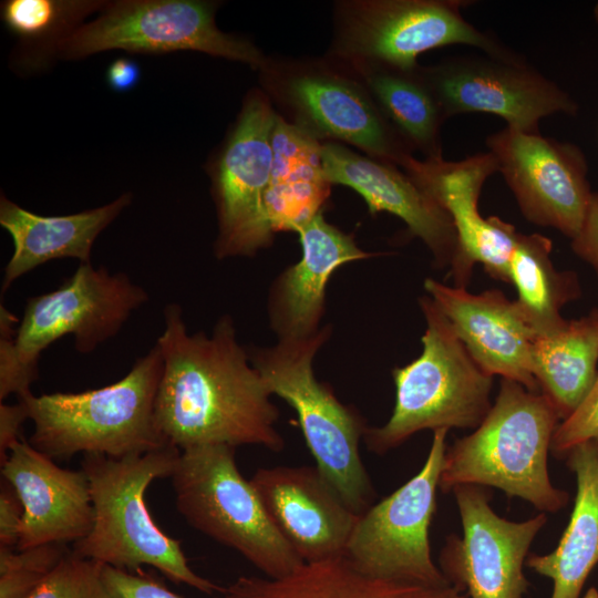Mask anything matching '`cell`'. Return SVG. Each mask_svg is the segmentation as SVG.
<instances>
[{
	"mask_svg": "<svg viewBox=\"0 0 598 598\" xmlns=\"http://www.w3.org/2000/svg\"><path fill=\"white\" fill-rule=\"evenodd\" d=\"M2 480L23 506L18 548L75 543L93 525V504L85 473L58 466L21 439L1 464Z\"/></svg>",
	"mask_w": 598,
	"mask_h": 598,
	"instance_id": "cell-19",
	"label": "cell"
},
{
	"mask_svg": "<svg viewBox=\"0 0 598 598\" xmlns=\"http://www.w3.org/2000/svg\"><path fill=\"white\" fill-rule=\"evenodd\" d=\"M101 7L95 1L9 0L2 4L7 28L23 40L62 38L70 25Z\"/></svg>",
	"mask_w": 598,
	"mask_h": 598,
	"instance_id": "cell-30",
	"label": "cell"
},
{
	"mask_svg": "<svg viewBox=\"0 0 598 598\" xmlns=\"http://www.w3.org/2000/svg\"><path fill=\"white\" fill-rule=\"evenodd\" d=\"M163 360L155 344L116 382L76 393L18 398L27 403L34 432L29 443L52 460L76 454L140 455L169 445L158 431L155 399Z\"/></svg>",
	"mask_w": 598,
	"mask_h": 598,
	"instance_id": "cell-5",
	"label": "cell"
},
{
	"mask_svg": "<svg viewBox=\"0 0 598 598\" xmlns=\"http://www.w3.org/2000/svg\"><path fill=\"white\" fill-rule=\"evenodd\" d=\"M330 334L331 327L323 326L310 337L278 339L271 347H251L248 353L270 394L296 411L316 467L344 503L362 514L374 497L360 455V441L369 426L359 412L317 380L312 367Z\"/></svg>",
	"mask_w": 598,
	"mask_h": 598,
	"instance_id": "cell-7",
	"label": "cell"
},
{
	"mask_svg": "<svg viewBox=\"0 0 598 598\" xmlns=\"http://www.w3.org/2000/svg\"><path fill=\"white\" fill-rule=\"evenodd\" d=\"M169 478L187 524L238 551L266 577H283L305 564L271 522L250 480L240 474L234 446L183 450Z\"/></svg>",
	"mask_w": 598,
	"mask_h": 598,
	"instance_id": "cell-8",
	"label": "cell"
},
{
	"mask_svg": "<svg viewBox=\"0 0 598 598\" xmlns=\"http://www.w3.org/2000/svg\"><path fill=\"white\" fill-rule=\"evenodd\" d=\"M214 14L215 6L203 1H120L56 41V50L64 59L115 49L134 53L192 50L262 68L261 52L251 42L220 31Z\"/></svg>",
	"mask_w": 598,
	"mask_h": 598,
	"instance_id": "cell-11",
	"label": "cell"
},
{
	"mask_svg": "<svg viewBox=\"0 0 598 598\" xmlns=\"http://www.w3.org/2000/svg\"><path fill=\"white\" fill-rule=\"evenodd\" d=\"M571 249L598 277V192H594L581 228L571 239Z\"/></svg>",
	"mask_w": 598,
	"mask_h": 598,
	"instance_id": "cell-36",
	"label": "cell"
},
{
	"mask_svg": "<svg viewBox=\"0 0 598 598\" xmlns=\"http://www.w3.org/2000/svg\"><path fill=\"white\" fill-rule=\"evenodd\" d=\"M131 203V195L97 208L62 216H42L1 195L0 225L11 236L13 252L3 269L1 292L37 267L61 258L91 262L97 236Z\"/></svg>",
	"mask_w": 598,
	"mask_h": 598,
	"instance_id": "cell-23",
	"label": "cell"
},
{
	"mask_svg": "<svg viewBox=\"0 0 598 598\" xmlns=\"http://www.w3.org/2000/svg\"><path fill=\"white\" fill-rule=\"evenodd\" d=\"M534 375L540 393L554 404L560 420L581 404L597 377L598 307L568 320L560 331L535 340Z\"/></svg>",
	"mask_w": 598,
	"mask_h": 598,
	"instance_id": "cell-27",
	"label": "cell"
},
{
	"mask_svg": "<svg viewBox=\"0 0 598 598\" xmlns=\"http://www.w3.org/2000/svg\"><path fill=\"white\" fill-rule=\"evenodd\" d=\"M215 598H468L448 585L431 587L373 578L344 556L305 563L280 577L240 576Z\"/></svg>",
	"mask_w": 598,
	"mask_h": 598,
	"instance_id": "cell-24",
	"label": "cell"
},
{
	"mask_svg": "<svg viewBox=\"0 0 598 598\" xmlns=\"http://www.w3.org/2000/svg\"><path fill=\"white\" fill-rule=\"evenodd\" d=\"M297 233L301 259L276 279L269 295L270 327L278 339H300L318 332L332 274L346 264L371 256L350 235L327 223L322 213Z\"/></svg>",
	"mask_w": 598,
	"mask_h": 598,
	"instance_id": "cell-22",
	"label": "cell"
},
{
	"mask_svg": "<svg viewBox=\"0 0 598 598\" xmlns=\"http://www.w3.org/2000/svg\"><path fill=\"white\" fill-rule=\"evenodd\" d=\"M486 145L525 218L575 238L594 193L581 150L507 126L489 135Z\"/></svg>",
	"mask_w": 598,
	"mask_h": 598,
	"instance_id": "cell-15",
	"label": "cell"
},
{
	"mask_svg": "<svg viewBox=\"0 0 598 598\" xmlns=\"http://www.w3.org/2000/svg\"><path fill=\"white\" fill-rule=\"evenodd\" d=\"M598 437V377L577 410L563 420L553 436L550 452L564 458L575 445Z\"/></svg>",
	"mask_w": 598,
	"mask_h": 598,
	"instance_id": "cell-33",
	"label": "cell"
},
{
	"mask_svg": "<svg viewBox=\"0 0 598 598\" xmlns=\"http://www.w3.org/2000/svg\"><path fill=\"white\" fill-rule=\"evenodd\" d=\"M426 329L422 353L392 371L395 404L389 421L368 427L369 451L384 454L422 430L476 429L489 412L493 377L471 357L430 296L419 299Z\"/></svg>",
	"mask_w": 598,
	"mask_h": 598,
	"instance_id": "cell-6",
	"label": "cell"
},
{
	"mask_svg": "<svg viewBox=\"0 0 598 598\" xmlns=\"http://www.w3.org/2000/svg\"><path fill=\"white\" fill-rule=\"evenodd\" d=\"M69 551L64 544L0 546V598H27Z\"/></svg>",
	"mask_w": 598,
	"mask_h": 598,
	"instance_id": "cell-31",
	"label": "cell"
},
{
	"mask_svg": "<svg viewBox=\"0 0 598 598\" xmlns=\"http://www.w3.org/2000/svg\"><path fill=\"white\" fill-rule=\"evenodd\" d=\"M27 598H111L103 565L70 551Z\"/></svg>",
	"mask_w": 598,
	"mask_h": 598,
	"instance_id": "cell-32",
	"label": "cell"
},
{
	"mask_svg": "<svg viewBox=\"0 0 598 598\" xmlns=\"http://www.w3.org/2000/svg\"><path fill=\"white\" fill-rule=\"evenodd\" d=\"M551 247V240L542 234L518 233L509 261L516 305L537 338L564 329L568 320L561 317V308L581 295L577 274L554 267Z\"/></svg>",
	"mask_w": 598,
	"mask_h": 598,
	"instance_id": "cell-28",
	"label": "cell"
},
{
	"mask_svg": "<svg viewBox=\"0 0 598 598\" xmlns=\"http://www.w3.org/2000/svg\"><path fill=\"white\" fill-rule=\"evenodd\" d=\"M283 92L300 120L298 126L313 137L344 141L396 166L412 156V148L357 84L310 72L288 79Z\"/></svg>",
	"mask_w": 598,
	"mask_h": 598,
	"instance_id": "cell-21",
	"label": "cell"
},
{
	"mask_svg": "<svg viewBox=\"0 0 598 598\" xmlns=\"http://www.w3.org/2000/svg\"><path fill=\"white\" fill-rule=\"evenodd\" d=\"M424 288L485 372L538 392L533 361L537 336L515 300L507 299L499 290L475 295L432 278L425 279Z\"/></svg>",
	"mask_w": 598,
	"mask_h": 598,
	"instance_id": "cell-18",
	"label": "cell"
},
{
	"mask_svg": "<svg viewBox=\"0 0 598 598\" xmlns=\"http://www.w3.org/2000/svg\"><path fill=\"white\" fill-rule=\"evenodd\" d=\"M147 291L124 272L80 264L58 288L29 298L21 321L0 307V401L31 393L42 352L72 336L80 353H91L116 336Z\"/></svg>",
	"mask_w": 598,
	"mask_h": 598,
	"instance_id": "cell-3",
	"label": "cell"
},
{
	"mask_svg": "<svg viewBox=\"0 0 598 598\" xmlns=\"http://www.w3.org/2000/svg\"><path fill=\"white\" fill-rule=\"evenodd\" d=\"M321 144L277 115L272 133V167L265 209L274 233L296 231L322 213L330 183L324 176Z\"/></svg>",
	"mask_w": 598,
	"mask_h": 598,
	"instance_id": "cell-26",
	"label": "cell"
},
{
	"mask_svg": "<svg viewBox=\"0 0 598 598\" xmlns=\"http://www.w3.org/2000/svg\"><path fill=\"white\" fill-rule=\"evenodd\" d=\"M141 78L140 65L130 58H120L113 61L106 70V81L115 92H127L138 83Z\"/></svg>",
	"mask_w": 598,
	"mask_h": 598,
	"instance_id": "cell-38",
	"label": "cell"
},
{
	"mask_svg": "<svg viewBox=\"0 0 598 598\" xmlns=\"http://www.w3.org/2000/svg\"><path fill=\"white\" fill-rule=\"evenodd\" d=\"M566 464L576 477L569 523L549 554H530L526 566L553 580L550 598H579L598 564V437L571 447Z\"/></svg>",
	"mask_w": 598,
	"mask_h": 598,
	"instance_id": "cell-25",
	"label": "cell"
},
{
	"mask_svg": "<svg viewBox=\"0 0 598 598\" xmlns=\"http://www.w3.org/2000/svg\"><path fill=\"white\" fill-rule=\"evenodd\" d=\"M594 18L596 22L598 23V3L594 7Z\"/></svg>",
	"mask_w": 598,
	"mask_h": 598,
	"instance_id": "cell-39",
	"label": "cell"
},
{
	"mask_svg": "<svg viewBox=\"0 0 598 598\" xmlns=\"http://www.w3.org/2000/svg\"><path fill=\"white\" fill-rule=\"evenodd\" d=\"M22 523V503L14 489L4 482L0 491V546L18 548Z\"/></svg>",
	"mask_w": 598,
	"mask_h": 598,
	"instance_id": "cell-35",
	"label": "cell"
},
{
	"mask_svg": "<svg viewBox=\"0 0 598 598\" xmlns=\"http://www.w3.org/2000/svg\"><path fill=\"white\" fill-rule=\"evenodd\" d=\"M277 115L260 93L250 94L219 157L214 178L218 258L252 256L271 243L265 209Z\"/></svg>",
	"mask_w": 598,
	"mask_h": 598,
	"instance_id": "cell-13",
	"label": "cell"
},
{
	"mask_svg": "<svg viewBox=\"0 0 598 598\" xmlns=\"http://www.w3.org/2000/svg\"><path fill=\"white\" fill-rule=\"evenodd\" d=\"M155 344L163 371L154 416L169 445L179 451L212 444L282 451L278 409L228 315L210 334L189 333L182 307L169 303Z\"/></svg>",
	"mask_w": 598,
	"mask_h": 598,
	"instance_id": "cell-1",
	"label": "cell"
},
{
	"mask_svg": "<svg viewBox=\"0 0 598 598\" xmlns=\"http://www.w3.org/2000/svg\"><path fill=\"white\" fill-rule=\"evenodd\" d=\"M250 483L271 522L303 563L344 556L360 514L317 467H262Z\"/></svg>",
	"mask_w": 598,
	"mask_h": 598,
	"instance_id": "cell-17",
	"label": "cell"
},
{
	"mask_svg": "<svg viewBox=\"0 0 598 598\" xmlns=\"http://www.w3.org/2000/svg\"><path fill=\"white\" fill-rule=\"evenodd\" d=\"M30 419L29 408L22 400L16 404L0 403V460H7L10 448L22 437L21 426Z\"/></svg>",
	"mask_w": 598,
	"mask_h": 598,
	"instance_id": "cell-37",
	"label": "cell"
},
{
	"mask_svg": "<svg viewBox=\"0 0 598 598\" xmlns=\"http://www.w3.org/2000/svg\"><path fill=\"white\" fill-rule=\"evenodd\" d=\"M463 537L452 535L440 554V569L468 598H522L529 582L523 565L529 547L547 522L545 513L524 522L498 516L491 492L478 485L452 489Z\"/></svg>",
	"mask_w": 598,
	"mask_h": 598,
	"instance_id": "cell-12",
	"label": "cell"
},
{
	"mask_svg": "<svg viewBox=\"0 0 598 598\" xmlns=\"http://www.w3.org/2000/svg\"><path fill=\"white\" fill-rule=\"evenodd\" d=\"M447 431H434L417 474L359 515L344 557L364 575L431 587L451 585L432 560L429 538Z\"/></svg>",
	"mask_w": 598,
	"mask_h": 598,
	"instance_id": "cell-10",
	"label": "cell"
},
{
	"mask_svg": "<svg viewBox=\"0 0 598 598\" xmlns=\"http://www.w3.org/2000/svg\"><path fill=\"white\" fill-rule=\"evenodd\" d=\"M401 167L453 221L458 244L450 267L454 287L466 289L476 262L492 278L511 283L509 261L518 233L497 216L483 217L478 209L485 181L498 172L494 155L478 153L458 162L409 156Z\"/></svg>",
	"mask_w": 598,
	"mask_h": 598,
	"instance_id": "cell-16",
	"label": "cell"
},
{
	"mask_svg": "<svg viewBox=\"0 0 598 598\" xmlns=\"http://www.w3.org/2000/svg\"><path fill=\"white\" fill-rule=\"evenodd\" d=\"M324 176L330 184L354 189L370 213L386 212L401 218L410 233L431 250L444 268L457 255V236L447 212L398 166L361 156L337 143L321 144Z\"/></svg>",
	"mask_w": 598,
	"mask_h": 598,
	"instance_id": "cell-20",
	"label": "cell"
},
{
	"mask_svg": "<svg viewBox=\"0 0 598 598\" xmlns=\"http://www.w3.org/2000/svg\"><path fill=\"white\" fill-rule=\"evenodd\" d=\"M445 118L464 113L502 117L507 127L539 133V121L555 113L576 115L575 100L526 64L487 54L460 55L421 68Z\"/></svg>",
	"mask_w": 598,
	"mask_h": 598,
	"instance_id": "cell-14",
	"label": "cell"
},
{
	"mask_svg": "<svg viewBox=\"0 0 598 598\" xmlns=\"http://www.w3.org/2000/svg\"><path fill=\"white\" fill-rule=\"evenodd\" d=\"M363 73L377 105L406 144L426 158L442 157L440 130L446 118L421 66L409 72L368 66Z\"/></svg>",
	"mask_w": 598,
	"mask_h": 598,
	"instance_id": "cell-29",
	"label": "cell"
},
{
	"mask_svg": "<svg viewBox=\"0 0 598 598\" xmlns=\"http://www.w3.org/2000/svg\"><path fill=\"white\" fill-rule=\"evenodd\" d=\"M559 420L543 393L502 378L483 422L445 451L439 488L492 486L530 503L540 513H557L569 502V494L550 482L547 465Z\"/></svg>",
	"mask_w": 598,
	"mask_h": 598,
	"instance_id": "cell-4",
	"label": "cell"
},
{
	"mask_svg": "<svg viewBox=\"0 0 598 598\" xmlns=\"http://www.w3.org/2000/svg\"><path fill=\"white\" fill-rule=\"evenodd\" d=\"M103 579L111 598H182L154 578L103 565Z\"/></svg>",
	"mask_w": 598,
	"mask_h": 598,
	"instance_id": "cell-34",
	"label": "cell"
},
{
	"mask_svg": "<svg viewBox=\"0 0 598 598\" xmlns=\"http://www.w3.org/2000/svg\"><path fill=\"white\" fill-rule=\"evenodd\" d=\"M464 0H369L343 6L338 51L361 60L364 68L400 71L419 68L426 51L464 44L484 54L507 60L523 59L495 37L476 29L462 14Z\"/></svg>",
	"mask_w": 598,
	"mask_h": 598,
	"instance_id": "cell-9",
	"label": "cell"
},
{
	"mask_svg": "<svg viewBox=\"0 0 598 598\" xmlns=\"http://www.w3.org/2000/svg\"><path fill=\"white\" fill-rule=\"evenodd\" d=\"M181 451L172 445L140 455H84L93 504L90 533L72 544V553L104 566L138 570L151 566L169 580L204 594L221 587L195 573L181 542L166 535L153 519L145 494L152 482L171 477Z\"/></svg>",
	"mask_w": 598,
	"mask_h": 598,
	"instance_id": "cell-2",
	"label": "cell"
}]
</instances>
